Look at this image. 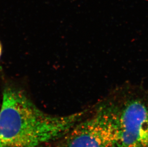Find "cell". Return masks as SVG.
Returning <instances> with one entry per match:
<instances>
[{
	"label": "cell",
	"mask_w": 148,
	"mask_h": 147,
	"mask_svg": "<svg viewBox=\"0 0 148 147\" xmlns=\"http://www.w3.org/2000/svg\"><path fill=\"white\" fill-rule=\"evenodd\" d=\"M87 112L48 114L22 90L6 85L0 110V147H36L60 140Z\"/></svg>",
	"instance_id": "obj_1"
},
{
	"label": "cell",
	"mask_w": 148,
	"mask_h": 147,
	"mask_svg": "<svg viewBox=\"0 0 148 147\" xmlns=\"http://www.w3.org/2000/svg\"><path fill=\"white\" fill-rule=\"evenodd\" d=\"M116 114L119 147H148V91L130 82L108 95Z\"/></svg>",
	"instance_id": "obj_2"
},
{
	"label": "cell",
	"mask_w": 148,
	"mask_h": 147,
	"mask_svg": "<svg viewBox=\"0 0 148 147\" xmlns=\"http://www.w3.org/2000/svg\"><path fill=\"white\" fill-rule=\"evenodd\" d=\"M85 117L60 139L61 147H119L116 114L109 96Z\"/></svg>",
	"instance_id": "obj_3"
},
{
	"label": "cell",
	"mask_w": 148,
	"mask_h": 147,
	"mask_svg": "<svg viewBox=\"0 0 148 147\" xmlns=\"http://www.w3.org/2000/svg\"><path fill=\"white\" fill-rule=\"evenodd\" d=\"M2 52H3V46H2L1 43L0 42V59H1V54H2Z\"/></svg>",
	"instance_id": "obj_4"
},
{
	"label": "cell",
	"mask_w": 148,
	"mask_h": 147,
	"mask_svg": "<svg viewBox=\"0 0 148 147\" xmlns=\"http://www.w3.org/2000/svg\"><path fill=\"white\" fill-rule=\"evenodd\" d=\"M50 147L49 146H47L45 144L42 145H40V146H38V147Z\"/></svg>",
	"instance_id": "obj_5"
}]
</instances>
